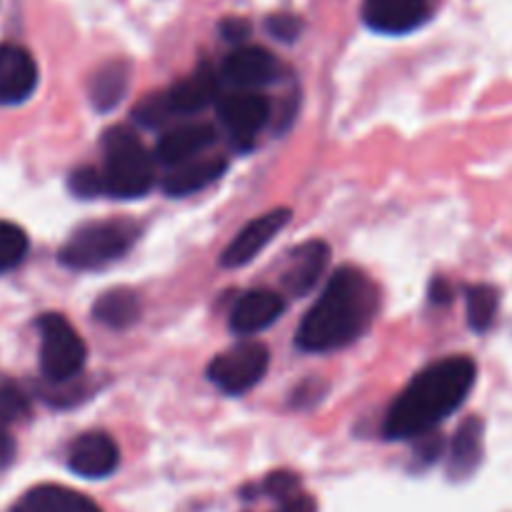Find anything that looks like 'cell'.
<instances>
[{
    "instance_id": "16",
    "label": "cell",
    "mask_w": 512,
    "mask_h": 512,
    "mask_svg": "<svg viewBox=\"0 0 512 512\" xmlns=\"http://www.w3.org/2000/svg\"><path fill=\"white\" fill-rule=\"evenodd\" d=\"M218 88H220V78L203 65L200 70H195L190 78L180 80L178 85H173L170 90H165L163 103L168 108L170 118L173 115H193L200 113L203 108H208L215 98H218Z\"/></svg>"
},
{
    "instance_id": "15",
    "label": "cell",
    "mask_w": 512,
    "mask_h": 512,
    "mask_svg": "<svg viewBox=\"0 0 512 512\" xmlns=\"http://www.w3.org/2000/svg\"><path fill=\"white\" fill-rule=\"evenodd\" d=\"M215 143V128L208 123H185L170 128L155 145V158L168 168L200 158Z\"/></svg>"
},
{
    "instance_id": "13",
    "label": "cell",
    "mask_w": 512,
    "mask_h": 512,
    "mask_svg": "<svg viewBox=\"0 0 512 512\" xmlns=\"http://www.w3.org/2000/svg\"><path fill=\"white\" fill-rule=\"evenodd\" d=\"M328 260L330 245L323 243V240H308V243L298 245L288 255L283 273H280V283H283L285 293L293 295V298H305L315 288L320 275L325 273Z\"/></svg>"
},
{
    "instance_id": "8",
    "label": "cell",
    "mask_w": 512,
    "mask_h": 512,
    "mask_svg": "<svg viewBox=\"0 0 512 512\" xmlns=\"http://www.w3.org/2000/svg\"><path fill=\"white\" fill-rule=\"evenodd\" d=\"M433 15V0H365L363 20L383 35H405L425 25Z\"/></svg>"
},
{
    "instance_id": "26",
    "label": "cell",
    "mask_w": 512,
    "mask_h": 512,
    "mask_svg": "<svg viewBox=\"0 0 512 512\" xmlns=\"http://www.w3.org/2000/svg\"><path fill=\"white\" fill-rule=\"evenodd\" d=\"M265 28H268V33L273 35L275 40H280V43H295V40L300 38V33H303L305 23L303 18H298V15L293 13H275L268 15Z\"/></svg>"
},
{
    "instance_id": "10",
    "label": "cell",
    "mask_w": 512,
    "mask_h": 512,
    "mask_svg": "<svg viewBox=\"0 0 512 512\" xmlns=\"http://www.w3.org/2000/svg\"><path fill=\"white\" fill-rule=\"evenodd\" d=\"M120 465L118 443L103 430L83 433L68 450L70 473L85 480H103L113 475Z\"/></svg>"
},
{
    "instance_id": "6",
    "label": "cell",
    "mask_w": 512,
    "mask_h": 512,
    "mask_svg": "<svg viewBox=\"0 0 512 512\" xmlns=\"http://www.w3.org/2000/svg\"><path fill=\"white\" fill-rule=\"evenodd\" d=\"M270 353L258 340H243L208 365V380L228 395H243L268 373Z\"/></svg>"
},
{
    "instance_id": "20",
    "label": "cell",
    "mask_w": 512,
    "mask_h": 512,
    "mask_svg": "<svg viewBox=\"0 0 512 512\" xmlns=\"http://www.w3.org/2000/svg\"><path fill=\"white\" fill-rule=\"evenodd\" d=\"M130 85V65L125 60H108L100 65L88 83V98L95 110L108 113L125 98Z\"/></svg>"
},
{
    "instance_id": "28",
    "label": "cell",
    "mask_w": 512,
    "mask_h": 512,
    "mask_svg": "<svg viewBox=\"0 0 512 512\" xmlns=\"http://www.w3.org/2000/svg\"><path fill=\"white\" fill-rule=\"evenodd\" d=\"M275 512H315V503L310 495H305L303 490L288 495V498L278 500V510Z\"/></svg>"
},
{
    "instance_id": "25",
    "label": "cell",
    "mask_w": 512,
    "mask_h": 512,
    "mask_svg": "<svg viewBox=\"0 0 512 512\" xmlns=\"http://www.w3.org/2000/svg\"><path fill=\"white\" fill-rule=\"evenodd\" d=\"M68 185H70V190H73V193L78 195V198H83V200L105 195L100 170L93 168V165H85V168L73 170V173H70V178H68Z\"/></svg>"
},
{
    "instance_id": "14",
    "label": "cell",
    "mask_w": 512,
    "mask_h": 512,
    "mask_svg": "<svg viewBox=\"0 0 512 512\" xmlns=\"http://www.w3.org/2000/svg\"><path fill=\"white\" fill-rule=\"evenodd\" d=\"M285 300L275 290H248L238 298L230 313V328L238 335H255L273 325L283 315Z\"/></svg>"
},
{
    "instance_id": "1",
    "label": "cell",
    "mask_w": 512,
    "mask_h": 512,
    "mask_svg": "<svg viewBox=\"0 0 512 512\" xmlns=\"http://www.w3.org/2000/svg\"><path fill=\"white\" fill-rule=\"evenodd\" d=\"M478 368L470 358H445L410 380L385 415L388 440H423L455 413L475 385Z\"/></svg>"
},
{
    "instance_id": "23",
    "label": "cell",
    "mask_w": 512,
    "mask_h": 512,
    "mask_svg": "<svg viewBox=\"0 0 512 512\" xmlns=\"http://www.w3.org/2000/svg\"><path fill=\"white\" fill-rule=\"evenodd\" d=\"M28 255V235L13 223L0 220V273L18 268Z\"/></svg>"
},
{
    "instance_id": "4",
    "label": "cell",
    "mask_w": 512,
    "mask_h": 512,
    "mask_svg": "<svg viewBox=\"0 0 512 512\" xmlns=\"http://www.w3.org/2000/svg\"><path fill=\"white\" fill-rule=\"evenodd\" d=\"M138 240V225L133 220L113 218L85 223L70 233L60 248L58 260L73 270H98L123 258Z\"/></svg>"
},
{
    "instance_id": "5",
    "label": "cell",
    "mask_w": 512,
    "mask_h": 512,
    "mask_svg": "<svg viewBox=\"0 0 512 512\" xmlns=\"http://www.w3.org/2000/svg\"><path fill=\"white\" fill-rule=\"evenodd\" d=\"M40 373L48 383H70L83 370L88 350L73 325L58 313H45L38 320Z\"/></svg>"
},
{
    "instance_id": "3",
    "label": "cell",
    "mask_w": 512,
    "mask_h": 512,
    "mask_svg": "<svg viewBox=\"0 0 512 512\" xmlns=\"http://www.w3.org/2000/svg\"><path fill=\"white\" fill-rule=\"evenodd\" d=\"M100 178H103L105 195L110 198H143L155 185V158L133 130L118 125L103 135Z\"/></svg>"
},
{
    "instance_id": "11",
    "label": "cell",
    "mask_w": 512,
    "mask_h": 512,
    "mask_svg": "<svg viewBox=\"0 0 512 512\" xmlns=\"http://www.w3.org/2000/svg\"><path fill=\"white\" fill-rule=\"evenodd\" d=\"M290 223V210L288 208H275L270 213L260 215V218L250 220L243 230L233 238V243L225 248L220 263L225 268H240V265H248L250 260L258 258L265 248H268L270 240Z\"/></svg>"
},
{
    "instance_id": "21",
    "label": "cell",
    "mask_w": 512,
    "mask_h": 512,
    "mask_svg": "<svg viewBox=\"0 0 512 512\" xmlns=\"http://www.w3.org/2000/svg\"><path fill=\"white\" fill-rule=\"evenodd\" d=\"M140 295L130 288H113L100 295L93 305V318L100 325L113 330H125L138 323L140 318Z\"/></svg>"
},
{
    "instance_id": "2",
    "label": "cell",
    "mask_w": 512,
    "mask_h": 512,
    "mask_svg": "<svg viewBox=\"0 0 512 512\" xmlns=\"http://www.w3.org/2000/svg\"><path fill=\"white\" fill-rule=\"evenodd\" d=\"M378 313V290L358 268L335 270L320 298L300 323L295 343L308 353H330L368 333Z\"/></svg>"
},
{
    "instance_id": "29",
    "label": "cell",
    "mask_w": 512,
    "mask_h": 512,
    "mask_svg": "<svg viewBox=\"0 0 512 512\" xmlns=\"http://www.w3.org/2000/svg\"><path fill=\"white\" fill-rule=\"evenodd\" d=\"M430 300L435 305H448L453 300V288L443 278H435L433 285H430Z\"/></svg>"
},
{
    "instance_id": "17",
    "label": "cell",
    "mask_w": 512,
    "mask_h": 512,
    "mask_svg": "<svg viewBox=\"0 0 512 512\" xmlns=\"http://www.w3.org/2000/svg\"><path fill=\"white\" fill-rule=\"evenodd\" d=\"M225 170H228V163L223 158L200 155V158L170 168L163 180V190L170 198H185V195L200 193L208 185H213L215 180L223 178Z\"/></svg>"
},
{
    "instance_id": "7",
    "label": "cell",
    "mask_w": 512,
    "mask_h": 512,
    "mask_svg": "<svg viewBox=\"0 0 512 512\" xmlns=\"http://www.w3.org/2000/svg\"><path fill=\"white\" fill-rule=\"evenodd\" d=\"M220 123L238 148H250L270 120V103L260 93L235 90L218 103Z\"/></svg>"
},
{
    "instance_id": "30",
    "label": "cell",
    "mask_w": 512,
    "mask_h": 512,
    "mask_svg": "<svg viewBox=\"0 0 512 512\" xmlns=\"http://www.w3.org/2000/svg\"><path fill=\"white\" fill-rule=\"evenodd\" d=\"M13 455H15L13 438H10V435L3 430V425H0V470L8 468V465L13 463Z\"/></svg>"
},
{
    "instance_id": "18",
    "label": "cell",
    "mask_w": 512,
    "mask_h": 512,
    "mask_svg": "<svg viewBox=\"0 0 512 512\" xmlns=\"http://www.w3.org/2000/svg\"><path fill=\"white\" fill-rule=\"evenodd\" d=\"M10 512H103L83 493L63 485H38L28 490Z\"/></svg>"
},
{
    "instance_id": "24",
    "label": "cell",
    "mask_w": 512,
    "mask_h": 512,
    "mask_svg": "<svg viewBox=\"0 0 512 512\" xmlns=\"http://www.w3.org/2000/svg\"><path fill=\"white\" fill-rule=\"evenodd\" d=\"M30 415V400L18 383L0 378V425L20 423Z\"/></svg>"
},
{
    "instance_id": "22",
    "label": "cell",
    "mask_w": 512,
    "mask_h": 512,
    "mask_svg": "<svg viewBox=\"0 0 512 512\" xmlns=\"http://www.w3.org/2000/svg\"><path fill=\"white\" fill-rule=\"evenodd\" d=\"M468 323L475 333H485L495 323L500 308V290L493 285H468L465 288Z\"/></svg>"
},
{
    "instance_id": "9",
    "label": "cell",
    "mask_w": 512,
    "mask_h": 512,
    "mask_svg": "<svg viewBox=\"0 0 512 512\" xmlns=\"http://www.w3.org/2000/svg\"><path fill=\"white\" fill-rule=\"evenodd\" d=\"M280 73L278 58L270 50L258 48V45H243L235 48L228 58L223 60L220 78L235 90H250L255 93L263 85H270Z\"/></svg>"
},
{
    "instance_id": "19",
    "label": "cell",
    "mask_w": 512,
    "mask_h": 512,
    "mask_svg": "<svg viewBox=\"0 0 512 512\" xmlns=\"http://www.w3.org/2000/svg\"><path fill=\"white\" fill-rule=\"evenodd\" d=\"M483 463V423L480 418H468L458 428L448 458V478L468 480Z\"/></svg>"
},
{
    "instance_id": "27",
    "label": "cell",
    "mask_w": 512,
    "mask_h": 512,
    "mask_svg": "<svg viewBox=\"0 0 512 512\" xmlns=\"http://www.w3.org/2000/svg\"><path fill=\"white\" fill-rule=\"evenodd\" d=\"M220 35H223L228 43H243L250 35V23L245 18H225L220 23Z\"/></svg>"
},
{
    "instance_id": "12",
    "label": "cell",
    "mask_w": 512,
    "mask_h": 512,
    "mask_svg": "<svg viewBox=\"0 0 512 512\" xmlns=\"http://www.w3.org/2000/svg\"><path fill=\"white\" fill-rule=\"evenodd\" d=\"M38 88V63L25 48L0 43V105H20Z\"/></svg>"
}]
</instances>
